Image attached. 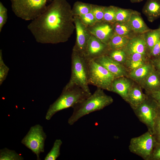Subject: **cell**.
<instances>
[{"label":"cell","instance_id":"cell-1","mask_svg":"<svg viewBox=\"0 0 160 160\" xmlns=\"http://www.w3.org/2000/svg\"><path fill=\"white\" fill-rule=\"evenodd\" d=\"M28 28L36 41L57 44L67 41L75 29L72 8L67 0H52Z\"/></svg>","mask_w":160,"mask_h":160},{"label":"cell","instance_id":"cell-2","mask_svg":"<svg viewBox=\"0 0 160 160\" xmlns=\"http://www.w3.org/2000/svg\"><path fill=\"white\" fill-rule=\"evenodd\" d=\"M113 101L112 97L106 95L103 89L97 88L93 94L72 107L73 111L68 120V123L72 125L83 116L101 110Z\"/></svg>","mask_w":160,"mask_h":160},{"label":"cell","instance_id":"cell-3","mask_svg":"<svg viewBox=\"0 0 160 160\" xmlns=\"http://www.w3.org/2000/svg\"><path fill=\"white\" fill-rule=\"evenodd\" d=\"M91 95L77 86L63 89L60 96L50 105L46 114V119L50 120L57 112L69 107H72L75 104Z\"/></svg>","mask_w":160,"mask_h":160},{"label":"cell","instance_id":"cell-4","mask_svg":"<svg viewBox=\"0 0 160 160\" xmlns=\"http://www.w3.org/2000/svg\"><path fill=\"white\" fill-rule=\"evenodd\" d=\"M89 85L87 60L84 55L72 50L71 75L69 82L63 89L77 86L91 95Z\"/></svg>","mask_w":160,"mask_h":160},{"label":"cell","instance_id":"cell-5","mask_svg":"<svg viewBox=\"0 0 160 160\" xmlns=\"http://www.w3.org/2000/svg\"><path fill=\"white\" fill-rule=\"evenodd\" d=\"M12 10L17 17L33 20L46 9L49 0H10Z\"/></svg>","mask_w":160,"mask_h":160},{"label":"cell","instance_id":"cell-6","mask_svg":"<svg viewBox=\"0 0 160 160\" xmlns=\"http://www.w3.org/2000/svg\"><path fill=\"white\" fill-rule=\"evenodd\" d=\"M87 61L89 84L111 92L115 78L114 75L94 60H87Z\"/></svg>","mask_w":160,"mask_h":160},{"label":"cell","instance_id":"cell-7","mask_svg":"<svg viewBox=\"0 0 160 160\" xmlns=\"http://www.w3.org/2000/svg\"><path fill=\"white\" fill-rule=\"evenodd\" d=\"M153 134L148 130L142 135L132 138L129 145V151L144 160H149L157 143Z\"/></svg>","mask_w":160,"mask_h":160},{"label":"cell","instance_id":"cell-8","mask_svg":"<svg viewBox=\"0 0 160 160\" xmlns=\"http://www.w3.org/2000/svg\"><path fill=\"white\" fill-rule=\"evenodd\" d=\"M148 95L142 103L132 110L139 121L145 125L148 130L153 134L154 122L159 105L152 97Z\"/></svg>","mask_w":160,"mask_h":160},{"label":"cell","instance_id":"cell-9","mask_svg":"<svg viewBox=\"0 0 160 160\" xmlns=\"http://www.w3.org/2000/svg\"><path fill=\"white\" fill-rule=\"evenodd\" d=\"M46 138L43 127L37 124L30 128L21 142L36 155L37 160H40V153L44 151V143Z\"/></svg>","mask_w":160,"mask_h":160},{"label":"cell","instance_id":"cell-10","mask_svg":"<svg viewBox=\"0 0 160 160\" xmlns=\"http://www.w3.org/2000/svg\"><path fill=\"white\" fill-rule=\"evenodd\" d=\"M74 20L76 39L72 50L77 52L84 56L88 41L92 34L88 27L82 22L78 16H74Z\"/></svg>","mask_w":160,"mask_h":160},{"label":"cell","instance_id":"cell-11","mask_svg":"<svg viewBox=\"0 0 160 160\" xmlns=\"http://www.w3.org/2000/svg\"><path fill=\"white\" fill-rule=\"evenodd\" d=\"M109 50L108 45L92 34L88 41L84 56L88 60H94L106 55Z\"/></svg>","mask_w":160,"mask_h":160},{"label":"cell","instance_id":"cell-12","mask_svg":"<svg viewBox=\"0 0 160 160\" xmlns=\"http://www.w3.org/2000/svg\"><path fill=\"white\" fill-rule=\"evenodd\" d=\"M88 27L92 35L107 45L115 33L113 24L108 22H97L94 25Z\"/></svg>","mask_w":160,"mask_h":160},{"label":"cell","instance_id":"cell-13","mask_svg":"<svg viewBox=\"0 0 160 160\" xmlns=\"http://www.w3.org/2000/svg\"><path fill=\"white\" fill-rule=\"evenodd\" d=\"M94 60L113 75L115 78L125 76L127 75V69L123 64L115 61L107 55Z\"/></svg>","mask_w":160,"mask_h":160},{"label":"cell","instance_id":"cell-14","mask_svg":"<svg viewBox=\"0 0 160 160\" xmlns=\"http://www.w3.org/2000/svg\"><path fill=\"white\" fill-rule=\"evenodd\" d=\"M123 49L127 55L134 53H139L148 57L143 34H137L130 39L126 46Z\"/></svg>","mask_w":160,"mask_h":160},{"label":"cell","instance_id":"cell-15","mask_svg":"<svg viewBox=\"0 0 160 160\" xmlns=\"http://www.w3.org/2000/svg\"><path fill=\"white\" fill-rule=\"evenodd\" d=\"M133 84L125 76L115 78L112 85L111 92L120 95L125 101Z\"/></svg>","mask_w":160,"mask_h":160},{"label":"cell","instance_id":"cell-16","mask_svg":"<svg viewBox=\"0 0 160 160\" xmlns=\"http://www.w3.org/2000/svg\"><path fill=\"white\" fill-rule=\"evenodd\" d=\"M127 23L136 34H143L150 29L144 21L140 13L136 11H133Z\"/></svg>","mask_w":160,"mask_h":160},{"label":"cell","instance_id":"cell-17","mask_svg":"<svg viewBox=\"0 0 160 160\" xmlns=\"http://www.w3.org/2000/svg\"><path fill=\"white\" fill-rule=\"evenodd\" d=\"M142 11L149 22H153L160 17V0H147Z\"/></svg>","mask_w":160,"mask_h":160},{"label":"cell","instance_id":"cell-18","mask_svg":"<svg viewBox=\"0 0 160 160\" xmlns=\"http://www.w3.org/2000/svg\"><path fill=\"white\" fill-rule=\"evenodd\" d=\"M148 95L144 94L139 86L133 85L128 93L125 101L133 109L142 103Z\"/></svg>","mask_w":160,"mask_h":160},{"label":"cell","instance_id":"cell-19","mask_svg":"<svg viewBox=\"0 0 160 160\" xmlns=\"http://www.w3.org/2000/svg\"><path fill=\"white\" fill-rule=\"evenodd\" d=\"M146 94L160 89V73L155 69L140 83Z\"/></svg>","mask_w":160,"mask_h":160},{"label":"cell","instance_id":"cell-20","mask_svg":"<svg viewBox=\"0 0 160 160\" xmlns=\"http://www.w3.org/2000/svg\"><path fill=\"white\" fill-rule=\"evenodd\" d=\"M155 69L151 62H147L141 66L130 71L129 76L131 79L140 84Z\"/></svg>","mask_w":160,"mask_h":160},{"label":"cell","instance_id":"cell-21","mask_svg":"<svg viewBox=\"0 0 160 160\" xmlns=\"http://www.w3.org/2000/svg\"><path fill=\"white\" fill-rule=\"evenodd\" d=\"M147 57L140 53H132L127 55L124 64L130 71L146 64Z\"/></svg>","mask_w":160,"mask_h":160},{"label":"cell","instance_id":"cell-22","mask_svg":"<svg viewBox=\"0 0 160 160\" xmlns=\"http://www.w3.org/2000/svg\"><path fill=\"white\" fill-rule=\"evenodd\" d=\"M146 42L148 55L153 46L160 39V29L159 28L150 29L143 34Z\"/></svg>","mask_w":160,"mask_h":160},{"label":"cell","instance_id":"cell-23","mask_svg":"<svg viewBox=\"0 0 160 160\" xmlns=\"http://www.w3.org/2000/svg\"><path fill=\"white\" fill-rule=\"evenodd\" d=\"M115 34L125 36L129 39L136 35L131 30L127 23L115 22L113 24Z\"/></svg>","mask_w":160,"mask_h":160},{"label":"cell","instance_id":"cell-24","mask_svg":"<svg viewBox=\"0 0 160 160\" xmlns=\"http://www.w3.org/2000/svg\"><path fill=\"white\" fill-rule=\"evenodd\" d=\"M129 39L126 37L114 33L108 44L109 50L124 48Z\"/></svg>","mask_w":160,"mask_h":160},{"label":"cell","instance_id":"cell-25","mask_svg":"<svg viewBox=\"0 0 160 160\" xmlns=\"http://www.w3.org/2000/svg\"><path fill=\"white\" fill-rule=\"evenodd\" d=\"M92 4L76 1L72 8V11L74 16H79L91 12Z\"/></svg>","mask_w":160,"mask_h":160},{"label":"cell","instance_id":"cell-26","mask_svg":"<svg viewBox=\"0 0 160 160\" xmlns=\"http://www.w3.org/2000/svg\"><path fill=\"white\" fill-rule=\"evenodd\" d=\"M106 55L115 61L123 65L125 64L127 57L123 48L109 50Z\"/></svg>","mask_w":160,"mask_h":160},{"label":"cell","instance_id":"cell-27","mask_svg":"<svg viewBox=\"0 0 160 160\" xmlns=\"http://www.w3.org/2000/svg\"><path fill=\"white\" fill-rule=\"evenodd\" d=\"M24 159L20 154L14 150L7 148L0 150V160H23Z\"/></svg>","mask_w":160,"mask_h":160},{"label":"cell","instance_id":"cell-28","mask_svg":"<svg viewBox=\"0 0 160 160\" xmlns=\"http://www.w3.org/2000/svg\"><path fill=\"white\" fill-rule=\"evenodd\" d=\"M62 144L60 139H56L50 151L45 157L44 160H56L60 154V149Z\"/></svg>","mask_w":160,"mask_h":160},{"label":"cell","instance_id":"cell-29","mask_svg":"<svg viewBox=\"0 0 160 160\" xmlns=\"http://www.w3.org/2000/svg\"><path fill=\"white\" fill-rule=\"evenodd\" d=\"M133 10L117 7L116 22L127 23L129 20Z\"/></svg>","mask_w":160,"mask_h":160},{"label":"cell","instance_id":"cell-30","mask_svg":"<svg viewBox=\"0 0 160 160\" xmlns=\"http://www.w3.org/2000/svg\"><path fill=\"white\" fill-rule=\"evenodd\" d=\"M117 7L114 6H105L103 21L113 24L116 22Z\"/></svg>","mask_w":160,"mask_h":160},{"label":"cell","instance_id":"cell-31","mask_svg":"<svg viewBox=\"0 0 160 160\" xmlns=\"http://www.w3.org/2000/svg\"><path fill=\"white\" fill-rule=\"evenodd\" d=\"M105 6L92 4V12L97 22L103 21Z\"/></svg>","mask_w":160,"mask_h":160},{"label":"cell","instance_id":"cell-32","mask_svg":"<svg viewBox=\"0 0 160 160\" xmlns=\"http://www.w3.org/2000/svg\"><path fill=\"white\" fill-rule=\"evenodd\" d=\"M78 17L82 22L88 27L92 26L97 22L92 11Z\"/></svg>","mask_w":160,"mask_h":160},{"label":"cell","instance_id":"cell-33","mask_svg":"<svg viewBox=\"0 0 160 160\" xmlns=\"http://www.w3.org/2000/svg\"><path fill=\"white\" fill-rule=\"evenodd\" d=\"M153 134L157 143H160V106L159 105L158 108L157 115L154 121Z\"/></svg>","mask_w":160,"mask_h":160},{"label":"cell","instance_id":"cell-34","mask_svg":"<svg viewBox=\"0 0 160 160\" xmlns=\"http://www.w3.org/2000/svg\"><path fill=\"white\" fill-rule=\"evenodd\" d=\"M9 68L4 63L2 57V50H0V85H1L7 75Z\"/></svg>","mask_w":160,"mask_h":160},{"label":"cell","instance_id":"cell-35","mask_svg":"<svg viewBox=\"0 0 160 160\" xmlns=\"http://www.w3.org/2000/svg\"><path fill=\"white\" fill-rule=\"evenodd\" d=\"M7 16V10L3 4L0 2V32L1 31L2 29L6 23Z\"/></svg>","mask_w":160,"mask_h":160},{"label":"cell","instance_id":"cell-36","mask_svg":"<svg viewBox=\"0 0 160 160\" xmlns=\"http://www.w3.org/2000/svg\"><path fill=\"white\" fill-rule=\"evenodd\" d=\"M148 57L151 60L160 57V39L153 46L148 55Z\"/></svg>","mask_w":160,"mask_h":160},{"label":"cell","instance_id":"cell-37","mask_svg":"<svg viewBox=\"0 0 160 160\" xmlns=\"http://www.w3.org/2000/svg\"><path fill=\"white\" fill-rule=\"evenodd\" d=\"M149 160H160V142L157 143L156 145Z\"/></svg>","mask_w":160,"mask_h":160},{"label":"cell","instance_id":"cell-38","mask_svg":"<svg viewBox=\"0 0 160 160\" xmlns=\"http://www.w3.org/2000/svg\"><path fill=\"white\" fill-rule=\"evenodd\" d=\"M147 94L152 97L160 106V89Z\"/></svg>","mask_w":160,"mask_h":160},{"label":"cell","instance_id":"cell-39","mask_svg":"<svg viewBox=\"0 0 160 160\" xmlns=\"http://www.w3.org/2000/svg\"><path fill=\"white\" fill-rule=\"evenodd\" d=\"M155 69L160 73V57L157 59L151 60Z\"/></svg>","mask_w":160,"mask_h":160},{"label":"cell","instance_id":"cell-40","mask_svg":"<svg viewBox=\"0 0 160 160\" xmlns=\"http://www.w3.org/2000/svg\"><path fill=\"white\" fill-rule=\"evenodd\" d=\"M132 3H139L143 1V0H130Z\"/></svg>","mask_w":160,"mask_h":160},{"label":"cell","instance_id":"cell-41","mask_svg":"<svg viewBox=\"0 0 160 160\" xmlns=\"http://www.w3.org/2000/svg\"><path fill=\"white\" fill-rule=\"evenodd\" d=\"M159 28L160 29V27H159Z\"/></svg>","mask_w":160,"mask_h":160}]
</instances>
